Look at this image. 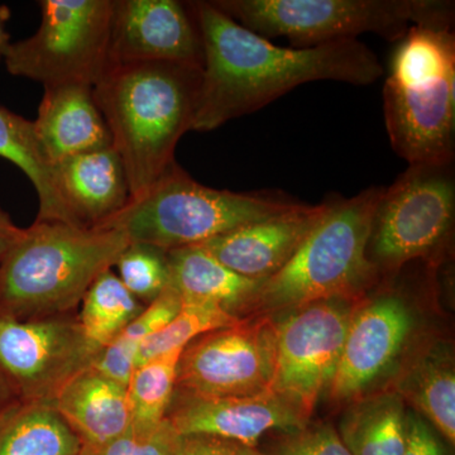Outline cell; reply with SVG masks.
<instances>
[{"mask_svg":"<svg viewBox=\"0 0 455 455\" xmlns=\"http://www.w3.org/2000/svg\"><path fill=\"white\" fill-rule=\"evenodd\" d=\"M41 23L26 40L9 44L8 73L44 84L94 88L109 68L113 0H41Z\"/></svg>","mask_w":455,"mask_h":455,"instance_id":"obj_9","label":"cell"},{"mask_svg":"<svg viewBox=\"0 0 455 455\" xmlns=\"http://www.w3.org/2000/svg\"><path fill=\"white\" fill-rule=\"evenodd\" d=\"M454 221V161L409 164L376 204L368 259L379 274L415 260L434 262L448 250Z\"/></svg>","mask_w":455,"mask_h":455,"instance_id":"obj_8","label":"cell"},{"mask_svg":"<svg viewBox=\"0 0 455 455\" xmlns=\"http://www.w3.org/2000/svg\"><path fill=\"white\" fill-rule=\"evenodd\" d=\"M212 4L262 37H286L298 49L358 40L376 33L400 41L410 27L453 29L449 0H212Z\"/></svg>","mask_w":455,"mask_h":455,"instance_id":"obj_7","label":"cell"},{"mask_svg":"<svg viewBox=\"0 0 455 455\" xmlns=\"http://www.w3.org/2000/svg\"><path fill=\"white\" fill-rule=\"evenodd\" d=\"M203 70L147 62L110 66L92 88L131 199L148 190L175 161L176 146L193 130L202 94Z\"/></svg>","mask_w":455,"mask_h":455,"instance_id":"obj_2","label":"cell"},{"mask_svg":"<svg viewBox=\"0 0 455 455\" xmlns=\"http://www.w3.org/2000/svg\"><path fill=\"white\" fill-rule=\"evenodd\" d=\"M130 244L116 228L35 221L0 260V316L32 320L70 314Z\"/></svg>","mask_w":455,"mask_h":455,"instance_id":"obj_3","label":"cell"},{"mask_svg":"<svg viewBox=\"0 0 455 455\" xmlns=\"http://www.w3.org/2000/svg\"><path fill=\"white\" fill-rule=\"evenodd\" d=\"M242 320L243 319L230 315L215 305L205 304V302H182L178 315L157 333L151 335L140 347L136 367L158 355L184 349L196 338L218 329L235 325Z\"/></svg>","mask_w":455,"mask_h":455,"instance_id":"obj_28","label":"cell"},{"mask_svg":"<svg viewBox=\"0 0 455 455\" xmlns=\"http://www.w3.org/2000/svg\"><path fill=\"white\" fill-rule=\"evenodd\" d=\"M57 188L73 227H103L131 200L130 185L114 147L53 164Z\"/></svg>","mask_w":455,"mask_h":455,"instance_id":"obj_17","label":"cell"},{"mask_svg":"<svg viewBox=\"0 0 455 455\" xmlns=\"http://www.w3.org/2000/svg\"><path fill=\"white\" fill-rule=\"evenodd\" d=\"M357 300L328 299L272 316L276 328L272 391L307 419L333 381Z\"/></svg>","mask_w":455,"mask_h":455,"instance_id":"obj_10","label":"cell"},{"mask_svg":"<svg viewBox=\"0 0 455 455\" xmlns=\"http://www.w3.org/2000/svg\"><path fill=\"white\" fill-rule=\"evenodd\" d=\"M22 230V228L17 227L7 212L0 208V260L11 250L12 245L16 243Z\"/></svg>","mask_w":455,"mask_h":455,"instance_id":"obj_34","label":"cell"},{"mask_svg":"<svg viewBox=\"0 0 455 455\" xmlns=\"http://www.w3.org/2000/svg\"><path fill=\"white\" fill-rule=\"evenodd\" d=\"M100 350L71 314L0 316V372L20 400H55L66 383L92 367Z\"/></svg>","mask_w":455,"mask_h":455,"instance_id":"obj_12","label":"cell"},{"mask_svg":"<svg viewBox=\"0 0 455 455\" xmlns=\"http://www.w3.org/2000/svg\"><path fill=\"white\" fill-rule=\"evenodd\" d=\"M83 444L53 400H18L0 411V455H79Z\"/></svg>","mask_w":455,"mask_h":455,"instance_id":"obj_22","label":"cell"},{"mask_svg":"<svg viewBox=\"0 0 455 455\" xmlns=\"http://www.w3.org/2000/svg\"><path fill=\"white\" fill-rule=\"evenodd\" d=\"M401 455H448L439 434L414 410H407L405 447Z\"/></svg>","mask_w":455,"mask_h":455,"instance_id":"obj_32","label":"cell"},{"mask_svg":"<svg viewBox=\"0 0 455 455\" xmlns=\"http://www.w3.org/2000/svg\"><path fill=\"white\" fill-rule=\"evenodd\" d=\"M53 401L83 447H99L132 424L127 386L92 367L66 383Z\"/></svg>","mask_w":455,"mask_h":455,"instance_id":"obj_20","label":"cell"},{"mask_svg":"<svg viewBox=\"0 0 455 455\" xmlns=\"http://www.w3.org/2000/svg\"><path fill=\"white\" fill-rule=\"evenodd\" d=\"M406 423V403L391 388L352 401L337 431L352 455H401Z\"/></svg>","mask_w":455,"mask_h":455,"instance_id":"obj_23","label":"cell"},{"mask_svg":"<svg viewBox=\"0 0 455 455\" xmlns=\"http://www.w3.org/2000/svg\"><path fill=\"white\" fill-rule=\"evenodd\" d=\"M9 17H11V11L5 5H2L0 7V61H2L9 44H11L8 32L5 31V25H7Z\"/></svg>","mask_w":455,"mask_h":455,"instance_id":"obj_36","label":"cell"},{"mask_svg":"<svg viewBox=\"0 0 455 455\" xmlns=\"http://www.w3.org/2000/svg\"><path fill=\"white\" fill-rule=\"evenodd\" d=\"M16 400H18L16 391L13 390L11 383L5 379L4 374L0 372V411Z\"/></svg>","mask_w":455,"mask_h":455,"instance_id":"obj_35","label":"cell"},{"mask_svg":"<svg viewBox=\"0 0 455 455\" xmlns=\"http://www.w3.org/2000/svg\"><path fill=\"white\" fill-rule=\"evenodd\" d=\"M181 435L164 419L154 427H128L99 447H83L79 455H179Z\"/></svg>","mask_w":455,"mask_h":455,"instance_id":"obj_30","label":"cell"},{"mask_svg":"<svg viewBox=\"0 0 455 455\" xmlns=\"http://www.w3.org/2000/svg\"><path fill=\"white\" fill-rule=\"evenodd\" d=\"M0 158L16 164L35 188L40 204L36 221H56L70 226L57 188L55 169L42 151L33 122L3 106H0Z\"/></svg>","mask_w":455,"mask_h":455,"instance_id":"obj_24","label":"cell"},{"mask_svg":"<svg viewBox=\"0 0 455 455\" xmlns=\"http://www.w3.org/2000/svg\"><path fill=\"white\" fill-rule=\"evenodd\" d=\"M181 307L178 292L167 287L109 346L100 350L92 368L113 381L127 386L136 368L140 347L151 335L169 324Z\"/></svg>","mask_w":455,"mask_h":455,"instance_id":"obj_26","label":"cell"},{"mask_svg":"<svg viewBox=\"0 0 455 455\" xmlns=\"http://www.w3.org/2000/svg\"><path fill=\"white\" fill-rule=\"evenodd\" d=\"M204 46L202 94L193 130L211 132L256 112L302 84L376 83L385 70L359 40L289 49L236 23L212 2H188Z\"/></svg>","mask_w":455,"mask_h":455,"instance_id":"obj_1","label":"cell"},{"mask_svg":"<svg viewBox=\"0 0 455 455\" xmlns=\"http://www.w3.org/2000/svg\"><path fill=\"white\" fill-rule=\"evenodd\" d=\"M33 127L51 164L71 156L113 147L92 86L85 84L44 86Z\"/></svg>","mask_w":455,"mask_h":455,"instance_id":"obj_18","label":"cell"},{"mask_svg":"<svg viewBox=\"0 0 455 455\" xmlns=\"http://www.w3.org/2000/svg\"><path fill=\"white\" fill-rule=\"evenodd\" d=\"M300 205L283 191L233 193L205 187L175 163L143 196L131 199L119 214L99 228H116L131 243L155 245L170 252Z\"/></svg>","mask_w":455,"mask_h":455,"instance_id":"obj_6","label":"cell"},{"mask_svg":"<svg viewBox=\"0 0 455 455\" xmlns=\"http://www.w3.org/2000/svg\"><path fill=\"white\" fill-rule=\"evenodd\" d=\"M170 287L182 302L215 305L238 319L254 313V302L263 281L252 280L228 268L199 245L167 252Z\"/></svg>","mask_w":455,"mask_h":455,"instance_id":"obj_21","label":"cell"},{"mask_svg":"<svg viewBox=\"0 0 455 455\" xmlns=\"http://www.w3.org/2000/svg\"><path fill=\"white\" fill-rule=\"evenodd\" d=\"M415 326L414 311L401 292H381L357 305L328 390L331 400L352 403L397 370Z\"/></svg>","mask_w":455,"mask_h":455,"instance_id":"obj_13","label":"cell"},{"mask_svg":"<svg viewBox=\"0 0 455 455\" xmlns=\"http://www.w3.org/2000/svg\"><path fill=\"white\" fill-rule=\"evenodd\" d=\"M392 148L409 164L455 157L453 29L412 26L397 41L383 85Z\"/></svg>","mask_w":455,"mask_h":455,"instance_id":"obj_4","label":"cell"},{"mask_svg":"<svg viewBox=\"0 0 455 455\" xmlns=\"http://www.w3.org/2000/svg\"><path fill=\"white\" fill-rule=\"evenodd\" d=\"M328 211V199L320 205H302L268 220L248 224L197 244L228 268L265 281L292 259Z\"/></svg>","mask_w":455,"mask_h":455,"instance_id":"obj_16","label":"cell"},{"mask_svg":"<svg viewBox=\"0 0 455 455\" xmlns=\"http://www.w3.org/2000/svg\"><path fill=\"white\" fill-rule=\"evenodd\" d=\"M266 455H352L331 424H307L302 429L281 434Z\"/></svg>","mask_w":455,"mask_h":455,"instance_id":"obj_31","label":"cell"},{"mask_svg":"<svg viewBox=\"0 0 455 455\" xmlns=\"http://www.w3.org/2000/svg\"><path fill=\"white\" fill-rule=\"evenodd\" d=\"M114 267L118 268L123 284L145 305L170 286L169 256L155 245L131 243Z\"/></svg>","mask_w":455,"mask_h":455,"instance_id":"obj_29","label":"cell"},{"mask_svg":"<svg viewBox=\"0 0 455 455\" xmlns=\"http://www.w3.org/2000/svg\"><path fill=\"white\" fill-rule=\"evenodd\" d=\"M383 187L353 197H328V211L292 259L263 281L254 313L275 316L328 299H359L379 271L367 256L376 204Z\"/></svg>","mask_w":455,"mask_h":455,"instance_id":"obj_5","label":"cell"},{"mask_svg":"<svg viewBox=\"0 0 455 455\" xmlns=\"http://www.w3.org/2000/svg\"><path fill=\"white\" fill-rule=\"evenodd\" d=\"M112 269L101 274L83 299L79 322L84 333L101 349L106 348L146 309Z\"/></svg>","mask_w":455,"mask_h":455,"instance_id":"obj_25","label":"cell"},{"mask_svg":"<svg viewBox=\"0 0 455 455\" xmlns=\"http://www.w3.org/2000/svg\"><path fill=\"white\" fill-rule=\"evenodd\" d=\"M181 352L173 350L134 368L127 385L132 427H154L166 419L176 390Z\"/></svg>","mask_w":455,"mask_h":455,"instance_id":"obj_27","label":"cell"},{"mask_svg":"<svg viewBox=\"0 0 455 455\" xmlns=\"http://www.w3.org/2000/svg\"><path fill=\"white\" fill-rule=\"evenodd\" d=\"M275 366L274 317H247L182 349L176 391L197 397L251 396L272 390Z\"/></svg>","mask_w":455,"mask_h":455,"instance_id":"obj_11","label":"cell"},{"mask_svg":"<svg viewBox=\"0 0 455 455\" xmlns=\"http://www.w3.org/2000/svg\"><path fill=\"white\" fill-rule=\"evenodd\" d=\"M166 419L180 435L218 436L251 447H259L272 431L291 433L310 420L272 390L235 397H197L175 390Z\"/></svg>","mask_w":455,"mask_h":455,"instance_id":"obj_15","label":"cell"},{"mask_svg":"<svg viewBox=\"0 0 455 455\" xmlns=\"http://www.w3.org/2000/svg\"><path fill=\"white\" fill-rule=\"evenodd\" d=\"M147 62L187 65L203 70L202 35L188 3L113 0L110 66Z\"/></svg>","mask_w":455,"mask_h":455,"instance_id":"obj_14","label":"cell"},{"mask_svg":"<svg viewBox=\"0 0 455 455\" xmlns=\"http://www.w3.org/2000/svg\"><path fill=\"white\" fill-rule=\"evenodd\" d=\"M392 390L443 436L455 444V363L451 344L419 347L397 368Z\"/></svg>","mask_w":455,"mask_h":455,"instance_id":"obj_19","label":"cell"},{"mask_svg":"<svg viewBox=\"0 0 455 455\" xmlns=\"http://www.w3.org/2000/svg\"><path fill=\"white\" fill-rule=\"evenodd\" d=\"M179 455H266L259 447L218 436L181 435Z\"/></svg>","mask_w":455,"mask_h":455,"instance_id":"obj_33","label":"cell"}]
</instances>
